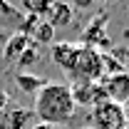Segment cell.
<instances>
[{
	"label": "cell",
	"mask_w": 129,
	"mask_h": 129,
	"mask_svg": "<svg viewBox=\"0 0 129 129\" xmlns=\"http://www.w3.org/2000/svg\"><path fill=\"white\" fill-rule=\"evenodd\" d=\"M70 92H72V99L77 107H97L102 102H107V94L104 89L99 87V82H75L70 84Z\"/></svg>",
	"instance_id": "obj_4"
},
{
	"label": "cell",
	"mask_w": 129,
	"mask_h": 129,
	"mask_svg": "<svg viewBox=\"0 0 129 129\" xmlns=\"http://www.w3.org/2000/svg\"><path fill=\"white\" fill-rule=\"evenodd\" d=\"M122 109H124V114H127V119H129V99L124 102V104H122Z\"/></svg>",
	"instance_id": "obj_18"
},
{
	"label": "cell",
	"mask_w": 129,
	"mask_h": 129,
	"mask_svg": "<svg viewBox=\"0 0 129 129\" xmlns=\"http://www.w3.org/2000/svg\"><path fill=\"white\" fill-rule=\"evenodd\" d=\"M30 35H25V32H13L10 35V40L5 42V47H3V57H5V62H17V57L25 52V47L30 45Z\"/></svg>",
	"instance_id": "obj_9"
},
{
	"label": "cell",
	"mask_w": 129,
	"mask_h": 129,
	"mask_svg": "<svg viewBox=\"0 0 129 129\" xmlns=\"http://www.w3.org/2000/svg\"><path fill=\"white\" fill-rule=\"evenodd\" d=\"M75 112H77V104H75V99H72L70 84L47 82V84L35 94L32 114H37L42 124H50V127L67 124V122H72Z\"/></svg>",
	"instance_id": "obj_1"
},
{
	"label": "cell",
	"mask_w": 129,
	"mask_h": 129,
	"mask_svg": "<svg viewBox=\"0 0 129 129\" xmlns=\"http://www.w3.org/2000/svg\"><path fill=\"white\" fill-rule=\"evenodd\" d=\"M72 17H75V10L64 0H55L52 8L47 10V15H45V22H47L52 30H60V27H67L72 22Z\"/></svg>",
	"instance_id": "obj_8"
},
{
	"label": "cell",
	"mask_w": 129,
	"mask_h": 129,
	"mask_svg": "<svg viewBox=\"0 0 129 129\" xmlns=\"http://www.w3.org/2000/svg\"><path fill=\"white\" fill-rule=\"evenodd\" d=\"M37 60H40V47H37L35 42H30V45L25 47V52L17 57V62H15V64L20 67V70H27V67H32Z\"/></svg>",
	"instance_id": "obj_14"
},
{
	"label": "cell",
	"mask_w": 129,
	"mask_h": 129,
	"mask_svg": "<svg viewBox=\"0 0 129 129\" xmlns=\"http://www.w3.org/2000/svg\"><path fill=\"white\" fill-rule=\"evenodd\" d=\"M30 119H32V109H25L13 102L5 112H0V129H27Z\"/></svg>",
	"instance_id": "obj_6"
},
{
	"label": "cell",
	"mask_w": 129,
	"mask_h": 129,
	"mask_svg": "<svg viewBox=\"0 0 129 129\" xmlns=\"http://www.w3.org/2000/svg\"><path fill=\"white\" fill-rule=\"evenodd\" d=\"M72 10H87V8H92V3L94 0H64Z\"/></svg>",
	"instance_id": "obj_15"
},
{
	"label": "cell",
	"mask_w": 129,
	"mask_h": 129,
	"mask_svg": "<svg viewBox=\"0 0 129 129\" xmlns=\"http://www.w3.org/2000/svg\"><path fill=\"white\" fill-rule=\"evenodd\" d=\"M127 124L129 119L122 104L109 102V99L92 107V112H89V129H127Z\"/></svg>",
	"instance_id": "obj_2"
},
{
	"label": "cell",
	"mask_w": 129,
	"mask_h": 129,
	"mask_svg": "<svg viewBox=\"0 0 129 129\" xmlns=\"http://www.w3.org/2000/svg\"><path fill=\"white\" fill-rule=\"evenodd\" d=\"M99 3H112V0H99Z\"/></svg>",
	"instance_id": "obj_19"
},
{
	"label": "cell",
	"mask_w": 129,
	"mask_h": 129,
	"mask_svg": "<svg viewBox=\"0 0 129 129\" xmlns=\"http://www.w3.org/2000/svg\"><path fill=\"white\" fill-rule=\"evenodd\" d=\"M52 3L55 0H20L25 15H35V17H45L47 10L52 8Z\"/></svg>",
	"instance_id": "obj_13"
},
{
	"label": "cell",
	"mask_w": 129,
	"mask_h": 129,
	"mask_svg": "<svg viewBox=\"0 0 129 129\" xmlns=\"http://www.w3.org/2000/svg\"><path fill=\"white\" fill-rule=\"evenodd\" d=\"M27 129H52V127H50V124H42V122H40V124H32V127H27Z\"/></svg>",
	"instance_id": "obj_17"
},
{
	"label": "cell",
	"mask_w": 129,
	"mask_h": 129,
	"mask_svg": "<svg viewBox=\"0 0 129 129\" xmlns=\"http://www.w3.org/2000/svg\"><path fill=\"white\" fill-rule=\"evenodd\" d=\"M99 87L104 89V94L109 102L124 104L129 99V72H114V75H104L99 80Z\"/></svg>",
	"instance_id": "obj_5"
},
{
	"label": "cell",
	"mask_w": 129,
	"mask_h": 129,
	"mask_svg": "<svg viewBox=\"0 0 129 129\" xmlns=\"http://www.w3.org/2000/svg\"><path fill=\"white\" fill-rule=\"evenodd\" d=\"M37 22H40V17L25 15L22 10H15L8 0H0V27L3 30H15V32L30 35V27Z\"/></svg>",
	"instance_id": "obj_3"
},
{
	"label": "cell",
	"mask_w": 129,
	"mask_h": 129,
	"mask_svg": "<svg viewBox=\"0 0 129 129\" xmlns=\"http://www.w3.org/2000/svg\"><path fill=\"white\" fill-rule=\"evenodd\" d=\"M10 104H13V99H10V94H8V92H5V89L0 87V112H5V109H8Z\"/></svg>",
	"instance_id": "obj_16"
},
{
	"label": "cell",
	"mask_w": 129,
	"mask_h": 129,
	"mask_svg": "<svg viewBox=\"0 0 129 129\" xmlns=\"http://www.w3.org/2000/svg\"><path fill=\"white\" fill-rule=\"evenodd\" d=\"M127 129H129V127H127Z\"/></svg>",
	"instance_id": "obj_20"
},
{
	"label": "cell",
	"mask_w": 129,
	"mask_h": 129,
	"mask_svg": "<svg viewBox=\"0 0 129 129\" xmlns=\"http://www.w3.org/2000/svg\"><path fill=\"white\" fill-rule=\"evenodd\" d=\"M30 40L40 47V45H55V30L50 27L45 20H40L35 25V30H30Z\"/></svg>",
	"instance_id": "obj_11"
},
{
	"label": "cell",
	"mask_w": 129,
	"mask_h": 129,
	"mask_svg": "<svg viewBox=\"0 0 129 129\" xmlns=\"http://www.w3.org/2000/svg\"><path fill=\"white\" fill-rule=\"evenodd\" d=\"M15 82L20 84V89L32 92V94H37V92L47 84V80H45V77H35V75H25V72H17V75H15Z\"/></svg>",
	"instance_id": "obj_12"
},
{
	"label": "cell",
	"mask_w": 129,
	"mask_h": 129,
	"mask_svg": "<svg viewBox=\"0 0 129 129\" xmlns=\"http://www.w3.org/2000/svg\"><path fill=\"white\" fill-rule=\"evenodd\" d=\"M104 25H107V17L99 15L94 17L89 25H87V30L82 32V45H87V47H104V45H109V37H107V32H104Z\"/></svg>",
	"instance_id": "obj_7"
},
{
	"label": "cell",
	"mask_w": 129,
	"mask_h": 129,
	"mask_svg": "<svg viewBox=\"0 0 129 129\" xmlns=\"http://www.w3.org/2000/svg\"><path fill=\"white\" fill-rule=\"evenodd\" d=\"M77 47L80 45H75V42H55L52 45V60H55V64H60L64 72H70V67L75 62V55H77Z\"/></svg>",
	"instance_id": "obj_10"
}]
</instances>
